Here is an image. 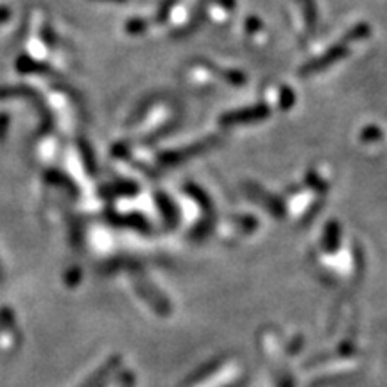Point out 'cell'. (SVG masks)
Masks as SVG:
<instances>
[{"label":"cell","instance_id":"6da1fadb","mask_svg":"<svg viewBox=\"0 0 387 387\" xmlns=\"http://www.w3.org/2000/svg\"><path fill=\"white\" fill-rule=\"evenodd\" d=\"M348 43L346 42H339L337 45H334L332 49L326 50L325 54H321L319 58L312 59V62L305 63V65L299 69V76L301 77H308V76H314V74L323 72V70H326L328 67L335 65L337 62H341L345 56H348Z\"/></svg>","mask_w":387,"mask_h":387},{"label":"cell","instance_id":"5b68a950","mask_svg":"<svg viewBox=\"0 0 387 387\" xmlns=\"http://www.w3.org/2000/svg\"><path fill=\"white\" fill-rule=\"evenodd\" d=\"M298 4L301 8L307 25L314 27V23L318 22V8H316L314 0H298Z\"/></svg>","mask_w":387,"mask_h":387},{"label":"cell","instance_id":"9c48e42d","mask_svg":"<svg viewBox=\"0 0 387 387\" xmlns=\"http://www.w3.org/2000/svg\"><path fill=\"white\" fill-rule=\"evenodd\" d=\"M103 2H117V4H122L126 0H103Z\"/></svg>","mask_w":387,"mask_h":387},{"label":"cell","instance_id":"277c9868","mask_svg":"<svg viewBox=\"0 0 387 387\" xmlns=\"http://www.w3.org/2000/svg\"><path fill=\"white\" fill-rule=\"evenodd\" d=\"M248 194H250L251 197H253V200H257V201H260L262 204H265V207L269 208V210H272V212H282V207L278 203H276V201L278 200H275V197H271L267 194V192H264L262 190L260 187H248Z\"/></svg>","mask_w":387,"mask_h":387},{"label":"cell","instance_id":"7a4b0ae2","mask_svg":"<svg viewBox=\"0 0 387 387\" xmlns=\"http://www.w3.org/2000/svg\"><path fill=\"white\" fill-rule=\"evenodd\" d=\"M269 117V108L265 104H257V106L242 108V110H235V112L224 113L219 124L221 126H237V124H250V122H258V120H264Z\"/></svg>","mask_w":387,"mask_h":387},{"label":"cell","instance_id":"8992f818","mask_svg":"<svg viewBox=\"0 0 387 387\" xmlns=\"http://www.w3.org/2000/svg\"><path fill=\"white\" fill-rule=\"evenodd\" d=\"M146 25H147V23L144 22V20L134 18V20H129L126 27H127V31H129V33H142V31H146Z\"/></svg>","mask_w":387,"mask_h":387},{"label":"cell","instance_id":"3957f363","mask_svg":"<svg viewBox=\"0 0 387 387\" xmlns=\"http://www.w3.org/2000/svg\"><path fill=\"white\" fill-rule=\"evenodd\" d=\"M215 144H217V138H207V140L196 142L194 146H190V147H183V149H176V151H171V153L161 154L160 161L165 165L183 163V161L190 160V158L197 156V154L207 153V151L212 149Z\"/></svg>","mask_w":387,"mask_h":387},{"label":"cell","instance_id":"52a82bcc","mask_svg":"<svg viewBox=\"0 0 387 387\" xmlns=\"http://www.w3.org/2000/svg\"><path fill=\"white\" fill-rule=\"evenodd\" d=\"M174 2H176V0H165L163 6H161V9L158 11V16H156L158 22H165V18L169 16V11H171V8L174 6Z\"/></svg>","mask_w":387,"mask_h":387},{"label":"cell","instance_id":"ba28073f","mask_svg":"<svg viewBox=\"0 0 387 387\" xmlns=\"http://www.w3.org/2000/svg\"><path fill=\"white\" fill-rule=\"evenodd\" d=\"M291 104H292V93H291V90H287V96H285V92L282 93V106L289 108Z\"/></svg>","mask_w":387,"mask_h":387}]
</instances>
